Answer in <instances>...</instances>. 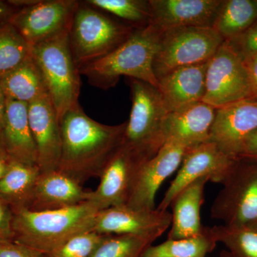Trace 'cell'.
Wrapping results in <instances>:
<instances>
[{"mask_svg":"<svg viewBox=\"0 0 257 257\" xmlns=\"http://www.w3.org/2000/svg\"><path fill=\"white\" fill-rule=\"evenodd\" d=\"M13 211V241L50 253L77 235L93 231L97 208L89 202L51 211Z\"/></svg>","mask_w":257,"mask_h":257,"instance_id":"obj_2","label":"cell"},{"mask_svg":"<svg viewBox=\"0 0 257 257\" xmlns=\"http://www.w3.org/2000/svg\"><path fill=\"white\" fill-rule=\"evenodd\" d=\"M40 173L37 165L10 161L8 172L0 179V199L12 210L30 209Z\"/></svg>","mask_w":257,"mask_h":257,"instance_id":"obj_23","label":"cell"},{"mask_svg":"<svg viewBox=\"0 0 257 257\" xmlns=\"http://www.w3.org/2000/svg\"><path fill=\"white\" fill-rule=\"evenodd\" d=\"M215 108L203 101L169 112L164 124L165 143L174 142L191 148L209 140Z\"/></svg>","mask_w":257,"mask_h":257,"instance_id":"obj_18","label":"cell"},{"mask_svg":"<svg viewBox=\"0 0 257 257\" xmlns=\"http://www.w3.org/2000/svg\"><path fill=\"white\" fill-rule=\"evenodd\" d=\"M106 236L94 231L82 233L47 254L49 257H89Z\"/></svg>","mask_w":257,"mask_h":257,"instance_id":"obj_31","label":"cell"},{"mask_svg":"<svg viewBox=\"0 0 257 257\" xmlns=\"http://www.w3.org/2000/svg\"><path fill=\"white\" fill-rule=\"evenodd\" d=\"M32 59L42 74L58 119L79 104L80 72L74 62L69 31L31 47Z\"/></svg>","mask_w":257,"mask_h":257,"instance_id":"obj_5","label":"cell"},{"mask_svg":"<svg viewBox=\"0 0 257 257\" xmlns=\"http://www.w3.org/2000/svg\"><path fill=\"white\" fill-rule=\"evenodd\" d=\"M222 0H150L151 24L162 29L212 28Z\"/></svg>","mask_w":257,"mask_h":257,"instance_id":"obj_17","label":"cell"},{"mask_svg":"<svg viewBox=\"0 0 257 257\" xmlns=\"http://www.w3.org/2000/svg\"><path fill=\"white\" fill-rule=\"evenodd\" d=\"M13 211L0 199V243L13 241Z\"/></svg>","mask_w":257,"mask_h":257,"instance_id":"obj_34","label":"cell"},{"mask_svg":"<svg viewBox=\"0 0 257 257\" xmlns=\"http://www.w3.org/2000/svg\"><path fill=\"white\" fill-rule=\"evenodd\" d=\"M7 99L30 104L47 94L42 74L32 55L0 78Z\"/></svg>","mask_w":257,"mask_h":257,"instance_id":"obj_24","label":"cell"},{"mask_svg":"<svg viewBox=\"0 0 257 257\" xmlns=\"http://www.w3.org/2000/svg\"><path fill=\"white\" fill-rule=\"evenodd\" d=\"M137 29L79 1L69 30V42L79 69L109 55Z\"/></svg>","mask_w":257,"mask_h":257,"instance_id":"obj_4","label":"cell"},{"mask_svg":"<svg viewBox=\"0 0 257 257\" xmlns=\"http://www.w3.org/2000/svg\"><path fill=\"white\" fill-rule=\"evenodd\" d=\"M246 65L251 87V98L257 101V57L243 61Z\"/></svg>","mask_w":257,"mask_h":257,"instance_id":"obj_36","label":"cell"},{"mask_svg":"<svg viewBox=\"0 0 257 257\" xmlns=\"http://www.w3.org/2000/svg\"><path fill=\"white\" fill-rule=\"evenodd\" d=\"M158 238L153 234L107 235L89 257H141Z\"/></svg>","mask_w":257,"mask_h":257,"instance_id":"obj_29","label":"cell"},{"mask_svg":"<svg viewBox=\"0 0 257 257\" xmlns=\"http://www.w3.org/2000/svg\"><path fill=\"white\" fill-rule=\"evenodd\" d=\"M224 42L213 28L162 29L153 62L157 80L175 69L208 62Z\"/></svg>","mask_w":257,"mask_h":257,"instance_id":"obj_7","label":"cell"},{"mask_svg":"<svg viewBox=\"0 0 257 257\" xmlns=\"http://www.w3.org/2000/svg\"><path fill=\"white\" fill-rule=\"evenodd\" d=\"M162 32V28L153 24L138 29L117 49L79 69V72L87 77L91 85L101 89L114 87L121 76L143 81L158 89L153 62Z\"/></svg>","mask_w":257,"mask_h":257,"instance_id":"obj_3","label":"cell"},{"mask_svg":"<svg viewBox=\"0 0 257 257\" xmlns=\"http://www.w3.org/2000/svg\"><path fill=\"white\" fill-rule=\"evenodd\" d=\"M251 98L247 69L224 42L208 62L203 102L215 109Z\"/></svg>","mask_w":257,"mask_h":257,"instance_id":"obj_9","label":"cell"},{"mask_svg":"<svg viewBox=\"0 0 257 257\" xmlns=\"http://www.w3.org/2000/svg\"><path fill=\"white\" fill-rule=\"evenodd\" d=\"M60 123L62 151L57 170L81 184L100 177L122 145L126 121L118 125L101 124L88 116L79 104L67 111Z\"/></svg>","mask_w":257,"mask_h":257,"instance_id":"obj_1","label":"cell"},{"mask_svg":"<svg viewBox=\"0 0 257 257\" xmlns=\"http://www.w3.org/2000/svg\"><path fill=\"white\" fill-rule=\"evenodd\" d=\"M238 160L226 155L210 140L191 147L184 155L177 176L157 209L167 211L176 195L198 179L207 177L209 182L222 184Z\"/></svg>","mask_w":257,"mask_h":257,"instance_id":"obj_10","label":"cell"},{"mask_svg":"<svg viewBox=\"0 0 257 257\" xmlns=\"http://www.w3.org/2000/svg\"><path fill=\"white\" fill-rule=\"evenodd\" d=\"M222 185L211 206V217L223 224L257 226V160H238Z\"/></svg>","mask_w":257,"mask_h":257,"instance_id":"obj_8","label":"cell"},{"mask_svg":"<svg viewBox=\"0 0 257 257\" xmlns=\"http://www.w3.org/2000/svg\"><path fill=\"white\" fill-rule=\"evenodd\" d=\"M225 42L243 61L257 57V20L239 36Z\"/></svg>","mask_w":257,"mask_h":257,"instance_id":"obj_32","label":"cell"},{"mask_svg":"<svg viewBox=\"0 0 257 257\" xmlns=\"http://www.w3.org/2000/svg\"><path fill=\"white\" fill-rule=\"evenodd\" d=\"M30 128L41 172L57 170L62 151L60 120L48 94L28 104Z\"/></svg>","mask_w":257,"mask_h":257,"instance_id":"obj_16","label":"cell"},{"mask_svg":"<svg viewBox=\"0 0 257 257\" xmlns=\"http://www.w3.org/2000/svg\"><path fill=\"white\" fill-rule=\"evenodd\" d=\"M0 257H49L46 253L15 241L0 243Z\"/></svg>","mask_w":257,"mask_h":257,"instance_id":"obj_33","label":"cell"},{"mask_svg":"<svg viewBox=\"0 0 257 257\" xmlns=\"http://www.w3.org/2000/svg\"><path fill=\"white\" fill-rule=\"evenodd\" d=\"M79 1L37 0L35 4L19 8L9 23L30 46L69 31Z\"/></svg>","mask_w":257,"mask_h":257,"instance_id":"obj_11","label":"cell"},{"mask_svg":"<svg viewBox=\"0 0 257 257\" xmlns=\"http://www.w3.org/2000/svg\"><path fill=\"white\" fill-rule=\"evenodd\" d=\"M2 135L10 160L37 165V152L29 122L28 104L7 99Z\"/></svg>","mask_w":257,"mask_h":257,"instance_id":"obj_22","label":"cell"},{"mask_svg":"<svg viewBox=\"0 0 257 257\" xmlns=\"http://www.w3.org/2000/svg\"><path fill=\"white\" fill-rule=\"evenodd\" d=\"M208 62L181 67L159 79L158 90L170 112L202 101Z\"/></svg>","mask_w":257,"mask_h":257,"instance_id":"obj_19","label":"cell"},{"mask_svg":"<svg viewBox=\"0 0 257 257\" xmlns=\"http://www.w3.org/2000/svg\"><path fill=\"white\" fill-rule=\"evenodd\" d=\"M220 257H235L234 255L231 254L227 250H222L220 253Z\"/></svg>","mask_w":257,"mask_h":257,"instance_id":"obj_41","label":"cell"},{"mask_svg":"<svg viewBox=\"0 0 257 257\" xmlns=\"http://www.w3.org/2000/svg\"><path fill=\"white\" fill-rule=\"evenodd\" d=\"M132 108L122 145L147 162L165 144L164 124L170 111L160 91L148 83L130 79Z\"/></svg>","mask_w":257,"mask_h":257,"instance_id":"obj_6","label":"cell"},{"mask_svg":"<svg viewBox=\"0 0 257 257\" xmlns=\"http://www.w3.org/2000/svg\"><path fill=\"white\" fill-rule=\"evenodd\" d=\"M31 55V46L9 23L0 24V78Z\"/></svg>","mask_w":257,"mask_h":257,"instance_id":"obj_30","label":"cell"},{"mask_svg":"<svg viewBox=\"0 0 257 257\" xmlns=\"http://www.w3.org/2000/svg\"><path fill=\"white\" fill-rule=\"evenodd\" d=\"M257 130V101L246 99L218 108L209 140L239 160L245 140Z\"/></svg>","mask_w":257,"mask_h":257,"instance_id":"obj_14","label":"cell"},{"mask_svg":"<svg viewBox=\"0 0 257 257\" xmlns=\"http://www.w3.org/2000/svg\"><path fill=\"white\" fill-rule=\"evenodd\" d=\"M89 191L75 179L55 170L41 172L30 210H57L87 202Z\"/></svg>","mask_w":257,"mask_h":257,"instance_id":"obj_20","label":"cell"},{"mask_svg":"<svg viewBox=\"0 0 257 257\" xmlns=\"http://www.w3.org/2000/svg\"><path fill=\"white\" fill-rule=\"evenodd\" d=\"M257 20V0H222L212 28L224 41L239 36Z\"/></svg>","mask_w":257,"mask_h":257,"instance_id":"obj_25","label":"cell"},{"mask_svg":"<svg viewBox=\"0 0 257 257\" xmlns=\"http://www.w3.org/2000/svg\"><path fill=\"white\" fill-rule=\"evenodd\" d=\"M7 98L0 83V131L4 126L5 112H6Z\"/></svg>","mask_w":257,"mask_h":257,"instance_id":"obj_38","label":"cell"},{"mask_svg":"<svg viewBox=\"0 0 257 257\" xmlns=\"http://www.w3.org/2000/svg\"><path fill=\"white\" fill-rule=\"evenodd\" d=\"M145 162L121 145L101 172L97 188L89 192L87 202L99 211L126 204Z\"/></svg>","mask_w":257,"mask_h":257,"instance_id":"obj_12","label":"cell"},{"mask_svg":"<svg viewBox=\"0 0 257 257\" xmlns=\"http://www.w3.org/2000/svg\"><path fill=\"white\" fill-rule=\"evenodd\" d=\"M216 242L222 243L235 257H257V226H209Z\"/></svg>","mask_w":257,"mask_h":257,"instance_id":"obj_28","label":"cell"},{"mask_svg":"<svg viewBox=\"0 0 257 257\" xmlns=\"http://www.w3.org/2000/svg\"><path fill=\"white\" fill-rule=\"evenodd\" d=\"M0 159L1 160H10V157L7 153L6 149H5L1 131H0Z\"/></svg>","mask_w":257,"mask_h":257,"instance_id":"obj_40","label":"cell"},{"mask_svg":"<svg viewBox=\"0 0 257 257\" xmlns=\"http://www.w3.org/2000/svg\"><path fill=\"white\" fill-rule=\"evenodd\" d=\"M11 160H1L0 159V179L3 178L8 172Z\"/></svg>","mask_w":257,"mask_h":257,"instance_id":"obj_39","label":"cell"},{"mask_svg":"<svg viewBox=\"0 0 257 257\" xmlns=\"http://www.w3.org/2000/svg\"><path fill=\"white\" fill-rule=\"evenodd\" d=\"M189 149L174 142L165 143L142 167L126 205L138 209H155L159 189L179 168Z\"/></svg>","mask_w":257,"mask_h":257,"instance_id":"obj_15","label":"cell"},{"mask_svg":"<svg viewBox=\"0 0 257 257\" xmlns=\"http://www.w3.org/2000/svg\"><path fill=\"white\" fill-rule=\"evenodd\" d=\"M217 242L209 226L202 234L181 239H167L158 245H151L141 257H207Z\"/></svg>","mask_w":257,"mask_h":257,"instance_id":"obj_26","label":"cell"},{"mask_svg":"<svg viewBox=\"0 0 257 257\" xmlns=\"http://www.w3.org/2000/svg\"><path fill=\"white\" fill-rule=\"evenodd\" d=\"M172 214L167 211L114 206L98 211L93 231L101 234H153L159 237L170 227Z\"/></svg>","mask_w":257,"mask_h":257,"instance_id":"obj_13","label":"cell"},{"mask_svg":"<svg viewBox=\"0 0 257 257\" xmlns=\"http://www.w3.org/2000/svg\"><path fill=\"white\" fill-rule=\"evenodd\" d=\"M240 159L257 160V130L245 140L240 152Z\"/></svg>","mask_w":257,"mask_h":257,"instance_id":"obj_35","label":"cell"},{"mask_svg":"<svg viewBox=\"0 0 257 257\" xmlns=\"http://www.w3.org/2000/svg\"><path fill=\"white\" fill-rule=\"evenodd\" d=\"M89 6L111 15L135 29L151 24L150 0H86Z\"/></svg>","mask_w":257,"mask_h":257,"instance_id":"obj_27","label":"cell"},{"mask_svg":"<svg viewBox=\"0 0 257 257\" xmlns=\"http://www.w3.org/2000/svg\"><path fill=\"white\" fill-rule=\"evenodd\" d=\"M18 10L8 1H0V24L9 21L12 15Z\"/></svg>","mask_w":257,"mask_h":257,"instance_id":"obj_37","label":"cell"},{"mask_svg":"<svg viewBox=\"0 0 257 257\" xmlns=\"http://www.w3.org/2000/svg\"><path fill=\"white\" fill-rule=\"evenodd\" d=\"M209 182L207 177L198 179L180 191L171 203L172 223L170 239H181L202 234L201 209L204 202V189Z\"/></svg>","mask_w":257,"mask_h":257,"instance_id":"obj_21","label":"cell"}]
</instances>
